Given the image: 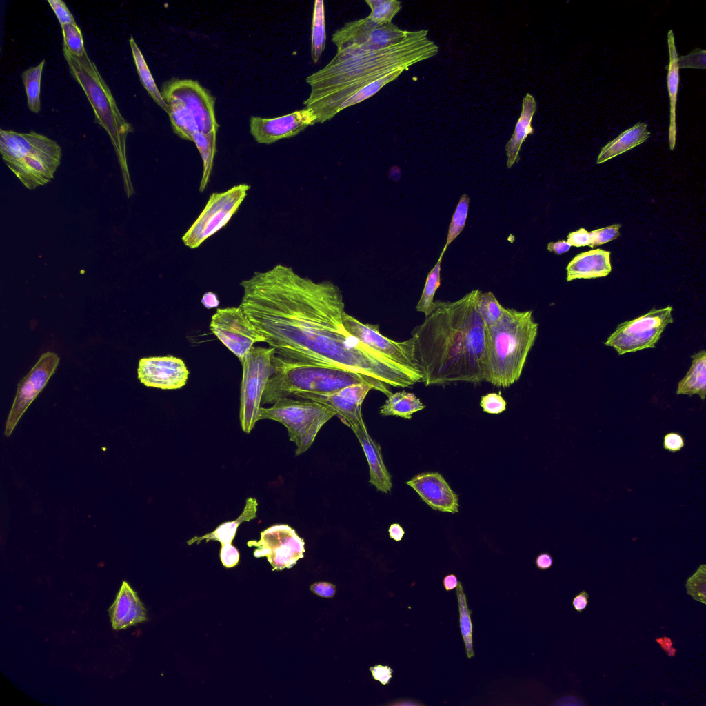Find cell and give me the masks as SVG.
I'll use <instances>...</instances> for the list:
<instances>
[{
    "mask_svg": "<svg viewBox=\"0 0 706 706\" xmlns=\"http://www.w3.org/2000/svg\"><path fill=\"white\" fill-rule=\"evenodd\" d=\"M240 285L239 307L277 355L345 370L390 387L423 382L421 370L391 361L347 332L343 293L332 281L316 282L278 264Z\"/></svg>",
    "mask_w": 706,
    "mask_h": 706,
    "instance_id": "obj_1",
    "label": "cell"
},
{
    "mask_svg": "<svg viewBox=\"0 0 706 706\" xmlns=\"http://www.w3.org/2000/svg\"><path fill=\"white\" fill-rule=\"evenodd\" d=\"M480 290L454 301H434V308L412 331L425 386L484 381L486 327L478 310Z\"/></svg>",
    "mask_w": 706,
    "mask_h": 706,
    "instance_id": "obj_2",
    "label": "cell"
},
{
    "mask_svg": "<svg viewBox=\"0 0 706 706\" xmlns=\"http://www.w3.org/2000/svg\"><path fill=\"white\" fill-rule=\"evenodd\" d=\"M420 30L404 41L387 48L350 54H336L329 63L306 78L310 86L303 102L317 117V123L332 119L344 103L367 85L399 68L409 70L438 52V47Z\"/></svg>",
    "mask_w": 706,
    "mask_h": 706,
    "instance_id": "obj_3",
    "label": "cell"
},
{
    "mask_svg": "<svg viewBox=\"0 0 706 706\" xmlns=\"http://www.w3.org/2000/svg\"><path fill=\"white\" fill-rule=\"evenodd\" d=\"M538 329L533 310L504 308L500 321L485 329L484 381L504 388L515 383L521 376Z\"/></svg>",
    "mask_w": 706,
    "mask_h": 706,
    "instance_id": "obj_4",
    "label": "cell"
},
{
    "mask_svg": "<svg viewBox=\"0 0 706 706\" xmlns=\"http://www.w3.org/2000/svg\"><path fill=\"white\" fill-rule=\"evenodd\" d=\"M275 373L269 379L261 405L299 393L330 394L351 385L367 383L389 396L390 387L341 368L283 358L272 357Z\"/></svg>",
    "mask_w": 706,
    "mask_h": 706,
    "instance_id": "obj_5",
    "label": "cell"
},
{
    "mask_svg": "<svg viewBox=\"0 0 706 706\" xmlns=\"http://www.w3.org/2000/svg\"><path fill=\"white\" fill-rule=\"evenodd\" d=\"M0 153L9 169L29 190L51 181L60 165L61 146L34 131L0 130Z\"/></svg>",
    "mask_w": 706,
    "mask_h": 706,
    "instance_id": "obj_6",
    "label": "cell"
},
{
    "mask_svg": "<svg viewBox=\"0 0 706 706\" xmlns=\"http://www.w3.org/2000/svg\"><path fill=\"white\" fill-rule=\"evenodd\" d=\"M70 73L83 90L93 109L95 122L109 135L116 154L123 166L126 165L125 143L133 128L121 115L110 90L87 52L82 57L63 47Z\"/></svg>",
    "mask_w": 706,
    "mask_h": 706,
    "instance_id": "obj_7",
    "label": "cell"
},
{
    "mask_svg": "<svg viewBox=\"0 0 706 706\" xmlns=\"http://www.w3.org/2000/svg\"><path fill=\"white\" fill-rule=\"evenodd\" d=\"M160 92L172 130L180 138L192 141L195 133L218 131L215 97L197 81L172 78L163 83Z\"/></svg>",
    "mask_w": 706,
    "mask_h": 706,
    "instance_id": "obj_8",
    "label": "cell"
},
{
    "mask_svg": "<svg viewBox=\"0 0 706 706\" xmlns=\"http://www.w3.org/2000/svg\"><path fill=\"white\" fill-rule=\"evenodd\" d=\"M334 416L329 407L316 401L285 397L272 407H261L258 421L270 419L283 424L290 440L295 443V454L299 456L311 446L321 428Z\"/></svg>",
    "mask_w": 706,
    "mask_h": 706,
    "instance_id": "obj_9",
    "label": "cell"
},
{
    "mask_svg": "<svg viewBox=\"0 0 706 706\" xmlns=\"http://www.w3.org/2000/svg\"><path fill=\"white\" fill-rule=\"evenodd\" d=\"M273 347H252L241 362L243 376L241 386L239 421L243 431L250 433L258 421L261 399L269 379L275 373Z\"/></svg>",
    "mask_w": 706,
    "mask_h": 706,
    "instance_id": "obj_10",
    "label": "cell"
},
{
    "mask_svg": "<svg viewBox=\"0 0 706 706\" xmlns=\"http://www.w3.org/2000/svg\"><path fill=\"white\" fill-rule=\"evenodd\" d=\"M250 188V185L241 183L211 194L199 216L182 236L183 244L190 249L197 248L225 227L237 212Z\"/></svg>",
    "mask_w": 706,
    "mask_h": 706,
    "instance_id": "obj_11",
    "label": "cell"
},
{
    "mask_svg": "<svg viewBox=\"0 0 706 706\" xmlns=\"http://www.w3.org/2000/svg\"><path fill=\"white\" fill-rule=\"evenodd\" d=\"M413 33L394 23L379 25L368 17L346 23L332 35L337 54H350L375 51L399 43Z\"/></svg>",
    "mask_w": 706,
    "mask_h": 706,
    "instance_id": "obj_12",
    "label": "cell"
},
{
    "mask_svg": "<svg viewBox=\"0 0 706 706\" xmlns=\"http://www.w3.org/2000/svg\"><path fill=\"white\" fill-rule=\"evenodd\" d=\"M672 307L650 310L647 313L619 324L604 344L619 355L655 348L666 326L674 322Z\"/></svg>",
    "mask_w": 706,
    "mask_h": 706,
    "instance_id": "obj_13",
    "label": "cell"
},
{
    "mask_svg": "<svg viewBox=\"0 0 706 706\" xmlns=\"http://www.w3.org/2000/svg\"><path fill=\"white\" fill-rule=\"evenodd\" d=\"M210 328L240 362L255 343L265 342L239 306L217 309L211 318Z\"/></svg>",
    "mask_w": 706,
    "mask_h": 706,
    "instance_id": "obj_14",
    "label": "cell"
},
{
    "mask_svg": "<svg viewBox=\"0 0 706 706\" xmlns=\"http://www.w3.org/2000/svg\"><path fill=\"white\" fill-rule=\"evenodd\" d=\"M248 547H255L254 556H265L273 570L290 568L304 557L305 542L290 526L279 524L270 526L261 532L259 541L251 540Z\"/></svg>",
    "mask_w": 706,
    "mask_h": 706,
    "instance_id": "obj_15",
    "label": "cell"
},
{
    "mask_svg": "<svg viewBox=\"0 0 706 706\" xmlns=\"http://www.w3.org/2000/svg\"><path fill=\"white\" fill-rule=\"evenodd\" d=\"M343 323L349 334L378 353L399 364L421 370L416 358L414 336L401 342L393 341L381 334L379 325L363 323L345 312Z\"/></svg>",
    "mask_w": 706,
    "mask_h": 706,
    "instance_id": "obj_16",
    "label": "cell"
},
{
    "mask_svg": "<svg viewBox=\"0 0 706 706\" xmlns=\"http://www.w3.org/2000/svg\"><path fill=\"white\" fill-rule=\"evenodd\" d=\"M59 357L54 352L41 354L37 363L18 384L17 394L8 415L5 435L9 436L19 420L44 388L59 365Z\"/></svg>",
    "mask_w": 706,
    "mask_h": 706,
    "instance_id": "obj_17",
    "label": "cell"
},
{
    "mask_svg": "<svg viewBox=\"0 0 706 706\" xmlns=\"http://www.w3.org/2000/svg\"><path fill=\"white\" fill-rule=\"evenodd\" d=\"M372 389H374L372 385L361 383L330 394L299 393L294 396L327 406L353 431L365 427L361 414V405Z\"/></svg>",
    "mask_w": 706,
    "mask_h": 706,
    "instance_id": "obj_18",
    "label": "cell"
},
{
    "mask_svg": "<svg viewBox=\"0 0 706 706\" xmlns=\"http://www.w3.org/2000/svg\"><path fill=\"white\" fill-rule=\"evenodd\" d=\"M316 123L315 113L311 109L304 108L276 118L252 117L250 128V134L257 143L269 145L294 137Z\"/></svg>",
    "mask_w": 706,
    "mask_h": 706,
    "instance_id": "obj_19",
    "label": "cell"
},
{
    "mask_svg": "<svg viewBox=\"0 0 706 706\" xmlns=\"http://www.w3.org/2000/svg\"><path fill=\"white\" fill-rule=\"evenodd\" d=\"M190 372L184 361L174 356L142 358L137 374L146 387L176 390L185 385Z\"/></svg>",
    "mask_w": 706,
    "mask_h": 706,
    "instance_id": "obj_20",
    "label": "cell"
},
{
    "mask_svg": "<svg viewBox=\"0 0 706 706\" xmlns=\"http://www.w3.org/2000/svg\"><path fill=\"white\" fill-rule=\"evenodd\" d=\"M406 484L413 488L432 509L450 513L458 512V496L440 473L423 472L414 476Z\"/></svg>",
    "mask_w": 706,
    "mask_h": 706,
    "instance_id": "obj_21",
    "label": "cell"
},
{
    "mask_svg": "<svg viewBox=\"0 0 706 706\" xmlns=\"http://www.w3.org/2000/svg\"><path fill=\"white\" fill-rule=\"evenodd\" d=\"M109 614L114 630L125 629L147 619L143 605L126 581L123 582Z\"/></svg>",
    "mask_w": 706,
    "mask_h": 706,
    "instance_id": "obj_22",
    "label": "cell"
},
{
    "mask_svg": "<svg viewBox=\"0 0 706 706\" xmlns=\"http://www.w3.org/2000/svg\"><path fill=\"white\" fill-rule=\"evenodd\" d=\"M566 270L567 281L606 276L612 271L610 252L598 248L580 253L572 259Z\"/></svg>",
    "mask_w": 706,
    "mask_h": 706,
    "instance_id": "obj_23",
    "label": "cell"
},
{
    "mask_svg": "<svg viewBox=\"0 0 706 706\" xmlns=\"http://www.w3.org/2000/svg\"><path fill=\"white\" fill-rule=\"evenodd\" d=\"M361 443L366 456L369 469V483L378 491L389 493L392 487L391 476L384 464L380 445L374 441L367 431L366 427L353 430Z\"/></svg>",
    "mask_w": 706,
    "mask_h": 706,
    "instance_id": "obj_24",
    "label": "cell"
},
{
    "mask_svg": "<svg viewBox=\"0 0 706 706\" xmlns=\"http://www.w3.org/2000/svg\"><path fill=\"white\" fill-rule=\"evenodd\" d=\"M537 109L534 97L527 93L523 99L521 115L516 123L514 131L505 145L507 157V167L510 168L519 159V152L523 143L534 130L532 125L533 117Z\"/></svg>",
    "mask_w": 706,
    "mask_h": 706,
    "instance_id": "obj_25",
    "label": "cell"
},
{
    "mask_svg": "<svg viewBox=\"0 0 706 706\" xmlns=\"http://www.w3.org/2000/svg\"><path fill=\"white\" fill-rule=\"evenodd\" d=\"M651 135L647 123H638L623 132L616 138L607 143L601 150L597 164L629 150L645 142Z\"/></svg>",
    "mask_w": 706,
    "mask_h": 706,
    "instance_id": "obj_26",
    "label": "cell"
},
{
    "mask_svg": "<svg viewBox=\"0 0 706 706\" xmlns=\"http://www.w3.org/2000/svg\"><path fill=\"white\" fill-rule=\"evenodd\" d=\"M667 45L669 55V62L667 65V84L670 101V123L669 128V142L670 150L675 148L676 139V105L677 93L679 85V68L677 64L678 52L676 50L674 39V34L672 30L667 33Z\"/></svg>",
    "mask_w": 706,
    "mask_h": 706,
    "instance_id": "obj_27",
    "label": "cell"
},
{
    "mask_svg": "<svg viewBox=\"0 0 706 706\" xmlns=\"http://www.w3.org/2000/svg\"><path fill=\"white\" fill-rule=\"evenodd\" d=\"M257 501L254 498H248L246 500L245 505L241 515L234 521H227L219 525L213 532L208 533L202 536H194L188 541V545L194 543L199 544L201 541L210 540L217 541L222 545H232V542L236 536L238 527L243 521H250L256 518Z\"/></svg>",
    "mask_w": 706,
    "mask_h": 706,
    "instance_id": "obj_28",
    "label": "cell"
},
{
    "mask_svg": "<svg viewBox=\"0 0 706 706\" xmlns=\"http://www.w3.org/2000/svg\"><path fill=\"white\" fill-rule=\"evenodd\" d=\"M692 365L684 378L678 383L677 394L692 396L698 394L702 400L706 395V352L699 351L691 356Z\"/></svg>",
    "mask_w": 706,
    "mask_h": 706,
    "instance_id": "obj_29",
    "label": "cell"
},
{
    "mask_svg": "<svg viewBox=\"0 0 706 706\" xmlns=\"http://www.w3.org/2000/svg\"><path fill=\"white\" fill-rule=\"evenodd\" d=\"M425 406L413 393L405 391L391 394L380 409L383 416H394L411 419L412 414L423 410Z\"/></svg>",
    "mask_w": 706,
    "mask_h": 706,
    "instance_id": "obj_30",
    "label": "cell"
},
{
    "mask_svg": "<svg viewBox=\"0 0 706 706\" xmlns=\"http://www.w3.org/2000/svg\"><path fill=\"white\" fill-rule=\"evenodd\" d=\"M216 133L217 131L215 130L209 133H195L192 136V141L195 143L203 161V174L199 185L201 192L206 188L212 173L216 153Z\"/></svg>",
    "mask_w": 706,
    "mask_h": 706,
    "instance_id": "obj_31",
    "label": "cell"
},
{
    "mask_svg": "<svg viewBox=\"0 0 706 706\" xmlns=\"http://www.w3.org/2000/svg\"><path fill=\"white\" fill-rule=\"evenodd\" d=\"M129 43L131 48L134 62L141 84L147 90L150 96L157 103V105H159L162 109H163L167 112V105L163 101L161 95V92L158 90L155 84L154 80L148 67L143 55L142 54L141 50L136 44L132 37H130Z\"/></svg>",
    "mask_w": 706,
    "mask_h": 706,
    "instance_id": "obj_32",
    "label": "cell"
},
{
    "mask_svg": "<svg viewBox=\"0 0 706 706\" xmlns=\"http://www.w3.org/2000/svg\"><path fill=\"white\" fill-rule=\"evenodd\" d=\"M311 34V57L317 63L325 49L326 31L324 1L316 0L314 3Z\"/></svg>",
    "mask_w": 706,
    "mask_h": 706,
    "instance_id": "obj_33",
    "label": "cell"
},
{
    "mask_svg": "<svg viewBox=\"0 0 706 706\" xmlns=\"http://www.w3.org/2000/svg\"><path fill=\"white\" fill-rule=\"evenodd\" d=\"M44 64L45 60L43 59L39 65L28 68L21 74L28 107L31 112L36 114L41 110V79Z\"/></svg>",
    "mask_w": 706,
    "mask_h": 706,
    "instance_id": "obj_34",
    "label": "cell"
},
{
    "mask_svg": "<svg viewBox=\"0 0 706 706\" xmlns=\"http://www.w3.org/2000/svg\"><path fill=\"white\" fill-rule=\"evenodd\" d=\"M456 588V594L458 603L461 632L465 643L467 656L468 658H471L474 656L472 641V623L470 616L472 611L468 608L466 595L464 592L462 583L458 582Z\"/></svg>",
    "mask_w": 706,
    "mask_h": 706,
    "instance_id": "obj_35",
    "label": "cell"
},
{
    "mask_svg": "<svg viewBox=\"0 0 706 706\" xmlns=\"http://www.w3.org/2000/svg\"><path fill=\"white\" fill-rule=\"evenodd\" d=\"M443 256L439 259L434 267L429 272L421 296L416 307V311L428 316L434 308V297L436 291L441 284V263Z\"/></svg>",
    "mask_w": 706,
    "mask_h": 706,
    "instance_id": "obj_36",
    "label": "cell"
},
{
    "mask_svg": "<svg viewBox=\"0 0 706 706\" xmlns=\"http://www.w3.org/2000/svg\"><path fill=\"white\" fill-rule=\"evenodd\" d=\"M504 308L492 292H481L477 301V310L485 327L497 323L503 314Z\"/></svg>",
    "mask_w": 706,
    "mask_h": 706,
    "instance_id": "obj_37",
    "label": "cell"
},
{
    "mask_svg": "<svg viewBox=\"0 0 706 706\" xmlns=\"http://www.w3.org/2000/svg\"><path fill=\"white\" fill-rule=\"evenodd\" d=\"M365 2L371 9L368 18L379 25L392 23L401 8V2L396 0H365Z\"/></svg>",
    "mask_w": 706,
    "mask_h": 706,
    "instance_id": "obj_38",
    "label": "cell"
},
{
    "mask_svg": "<svg viewBox=\"0 0 706 706\" xmlns=\"http://www.w3.org/2000/svg\"><path fill=\"white\" fill-rule=\"evenodd\" d=\"M470 199L467 195L463 194L459 199L454 213L452 217L449 225L447 236L445 245L441 253L443 256L448 245L460 234L463 231L467 216Z\"/></svg>",
    "mask_w": 706,
    "mask_h": 706,
    "instance_id": "obj_39",
    "label": "cell"
},
{
    "mask_svg": "<svg viewBox=\"0 0 706 706\" xmlns=\"http://www.w3.org/2000/svg\"><path fill=\"white\" fill-rule=\"evenodd\" d=\"M61 26L63 36V47L72 54L82 57L86 51L80 28L77 25L70 23Z\"/></svg>",
    "mask_w": 706,
    "mask_h": 706,
    "instance_id": "obj_40",
    "label": "cell"
},
{
    "mask_svg": "<svg viewBox=\"0 0 706 706\" xmlns=\"http://www.w3.org/2000/svg\"><path fill=\"white\" fill-rule=\"evenodd\" d=\"M687 594L694 599L705 604L706 596V566L701 565L697 571L689 577L686 583Z\"/></svg>",
    "mask_w": 706,
    "mask_h": 706,
    "instance_id": "obj_41",
    "label": "cell"
},
{
    "mask_svg": "<svg viewBox=\"0 0 706 706\" xmlns=\"http://www.w3.org/2000/svg\"><path fill=\"white\" fill-rule=\"evenodd\" d=\"M621 224H614L589 232V247L594 248L616 239L619 235Z\"/></svg>",
    "mask_w": 706,
    "mask_h": 706,
    "instance_id": "obj_42",
    "label": "cell"
},
{
    "mask_svg": "<svg viewBox=\"0 0 706 706\" xmlns=\"http://www.w3.org/2000/svg\"><path fill=\"white\" fill-rule=\"evenodd\" d=\"M677 64L678 68H706V51L703 49L696 48L689 54L684 56H678Z\"/></svg>",
    "mask_w": 706,
    "mask_h": 706,
    "instance_id": "obj_43",
    "label": "cell"
},
{
    "mask_svg": "<svg viewBox=\"0 0 706 706\" xmlns=\"http://www.w3.org/2000/svg\"><path fill=\"white\" fill-rule=\"evenodd\" d=\"M507 403L500 394L489 393L481 399L480 405L485 412L501 414L506 410Z\"/></svg>",
    "mask_w": 706,
    "mask_h": 706,
    "instance_id": "obj_44",
    "label": "cell"
},
{
    "mask_svg": "<svg viewBox=\"0 0 706 706\" xmlns=\"http://www.w3.org/2000/svg\"><path fill=\"white\" fill-rule=\"evenodd\" d=\"M48 2L52 8L61 26L68 23L77 25L72 14L63 1L48 0Z\"/></svg>",
    "mask_w": 706,
    "mask_h": 706,
    "instance_id": "obj_45",
    "label": "cell"
},
{
    "mask_svg": "<svg viewBox=\"0 0 706 706\" xmlns=\"http://www.w3.org/2000/svg\"><path fill=\"white\" fill-rule=\"evenodd\" d=\"M220 558L223 565L230 568L238 563L239 553L237 549L232 545H225L221 546Z\"/></svg>",
    "mask_w": 706,
    "mask_h": 706,
    "instance_id": "obj_46",
    "label": "cell"
},
{
    "mask_svg": "<svg viewBox=\"0 0 706 706\" xmlns=\"http://www.w3.org/2000/svg\"><path fill=\"white\" fill-rule=\"evenodd\" d=\"M684 445L685 440L678 433H667L663 438V447L669 452H676L680 451Z\"/></svg>",
    "mask_w": 706,
    "mask_h": 706,
    "instance_id": "obj_47",
    "label": "cell"
},
{
    "mask_svg": "<svg viewBox=\"0 0 706 706\" xmlns=\"http://www.w3.org/2000/svg\"><path fill=\"white\" fill-rule=\"evenodd\" d=\"M567 242L570 245V246L578 248L586 245L588 246L589 243V232L583 228H581L576 231L572 232L567 235Z\"/></svg>",
    "mask_w": 706,
    "mask_h": 706,
    "instance_id": "obj_48",
    "label": "cell"
},
{
    "mask_svg": "<svg viewBox=\"0 0 706 706\" xmlns=\"http://www.w3.org/2000/svg\"><path fill=\"white\" fill-rule=\"evenodd\" d=\"M373 676L376 680L381 681L383 684L387 683L391 677V669L388 667L376 666L371 669Z\"/></svg>",
    "mask_w": 706,
    "mask_h": 706,
    "instance_id": "obj_49",
    "label": "cell"
},
{
    "mask_svg": "<svg viewBox=\"0 0 706 706\" xmlns=\"http://www.w3.org/2000/svg\"><path fill=\"white\" fill-rule=\"evenodd\" d=\"M570 245L565 240L551 242L547 244L548 251L558 255L567 252L570 249Z\"/></svg>",
    "mask_w": 706,
    "mask_h": 706,
    "instance_id": "obj_50",
    "label": "cell"
},
{
    "mask_svg": "<svg viewBox=\"0 0 706 706\" xmlns=\"http://www.w3.org/2000/svg\"><path fill=\"white\" fill-rule=\"evenodd\" d=\"M587 603L588 594L585 591L581 592L579 594L576 596L572 601L574 607L579 612H582L586 607Z\"/></svg>",
    "mask_w": 706,
    "mask_h": 706,
    "instance_id": "obj_51",
    "label": "cell"
},
{
    "mask_svg": "<svg viewBox=\"0 0 706 706\" xmlns=\"http://www.w3.org/2000/svg\"><path fill=\"white\" fill-rule=\"evenodd\" d=\"M201 303L206 308L210 309L217 307L219 304V301L215 294L208 292L203 296Z\"/></svg>",
    "mask_w": 706,
    "mask_h": 706,
    "instance_id": "obj_52",
    "label": "cell"
},
{
    "mask_svg": "<svg viewBox=\"0 0 706 706\" xmlns=\"http://www.w3.org/2000/svg\"><path fill=\"white\" fill-rule=\"evenodd\" d=\"M536 564L539 569H546L552 565V558L548 554H541L536 559Z\"/></svg>",
    "mask_w": 706,
    "mask_h": 706,
    "instance_id": "obj_53",
    "label": "cell"
},
{
    "mask_svg": "<svg viewBox=\"0 0 706 706\" xmlns=\"http://www.w3.org/2000/svg\"><path fill=\"white\" fill-rule=\"evenodd\" d=\"M389 534L394 540L400 541L404 534V530L399 524H392L389 529Z\"/></svg>",
    "mask_w": 706,
    "mask_h": 706,
    "instance_id": "obj_54",
    "label": "cell"
},
{
    "mask_svg": "<svg viewBox=\"0 0 706 706\" xmlns=\"http://www.w3.org/2000/svg\"><path fill=\"white\" fill-rule=\"evenodd\" d=\"M457 577L454 574L447 575L443 579V585L446 591L455 589L458 585Z\"/></svg>",
    "mask_w": 706,
    "mask_h": 706,
    "instance_id": "obj_55",
    "label": "cell"
}]
</instances>
